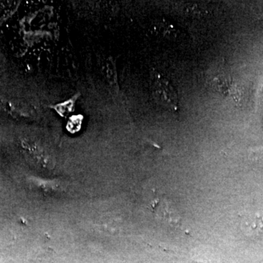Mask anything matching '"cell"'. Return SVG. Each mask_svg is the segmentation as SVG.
Wrapping results in <instances>:
<instances>
[{"instance_id": "cell-2", "label": "cell", "mask_w": 263, "mask_h": 263, "mask_svg": "<svg viewBox=\"0 0 263 263\" xmlns=\"http://www.w3.org/2000/svg\"><path fill=\"white\" fill-rule=\"evenodd\" d=\"M241 228L246 235L252 238L263 237V212L243 216Z\"/></svg>"}, {"instance_id": "cell-3", "label": "cell", "mask_w": 263, "mask_h": 263, "mask_svg": "<svg viewBox=\"0 0 263 263\" xmlns=\"http://www.w3.org/2000/svg\"><path fill=\"white\" fill-rule=\"evenodd\" d=\"M153 208L154 212L167 222L175 224L179 221V216L176 210L165 200H157L154 204Z\"/></svg>"}, {"instance_id": "cell-1", "label": "cell", "mask_w": 263, "mask_h": 263, "mask_svg": "<svg viewBox=\"0 0 263 263\" xmlns=\"http://www.w3.org/2000/svg\"><path fill=\"white\" fill-rule=\"evenodd\" d=\"M152 95L157 103L170 111L177 110L179 105L177 92L171 81L160 73L154 76Z\"/></svg>"}, {"instance_id": "cell-4", "label": "cell", "mask_w": 263, "mask_h": 263, "mask_svg": "<svg viewBox=\"0 0 263 263\" xmlns=\"http://www.w3.org/2000/svg\"><path fill=\"white\" fill-rule=\"evenodd\" d=\"M107 70H108V80L110 82V85L113 86L114 88L117 87V76H116V69L115 65H114V62L112 61L111 58H109L108 61H107Z\"/></svg>"}]
</instances>
